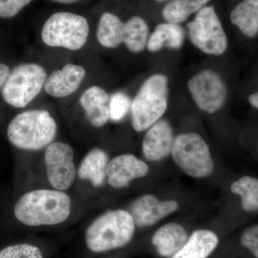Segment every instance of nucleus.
<instances>
[{"label":"nucleus","instance_id":"nucleus-1","mask_svg":"<svg viewBox=\"0 0 258 258\" xmlns=\"http://www.w3.org/2000/svg\"><path fill=\"white\" fill-rule=\"evenodd\" d=\"M71 206V199L63 191L36 189L19 199L14 215L19 222L30 227L55 225L69 219Z\"/></svg>","mask_w":258,"mask_h":258},{"label":"nucleus","instance_id":"nucleus-2","mask_svg":"<svg viewBox=\"0 0 258 258\" xmlns=\"http://www.w3.org/2000/svg\"><path fill=\"white\" fill-rule=\"evenodd\" d=\"M55 119L46 110H30L19 113L8 125L12 144L26 151H39L52 143L57 134Z\"/></svg>","mask_w":258,"mask_h":258},{"label":"nucleus","instance_id":"nucleus-3","mask_svg":"<svg viewBox=\"0 0 258 258\" xmlns=\"http://www.w3.org/2000/svg\"><path fill=\"white\" fill-rule=\"evenodd\" d=\"M135 232V222L126 210H115L98 217L88 227L86 243L90 250L103 252L124 247Z\"/></svg>","mask_w":258,"mask_h":258},{"label":"nucleus","instance_id":"nucleus-4","mask_svg":"<svg viewBox=\"0 0 258 258\" xmlns=\"http://www.w3.org/2000/svg\"><path fill=\"white\" fill-rule=\"evenodd\" d=\"M168 79L154 75L146 80L132 101V121L137 132L150 128L160 119L168 106Z\"/></svg>","mask_w":258,"mask_h":258},{"label":"nucleus","instance_id":"nucleus-5","mask_svg":"<svg viewBox=\"0 0 258 258\" xmlns=\"http://www.w3.org/2000/svg\"><path fill=\"white\" fill-rule=\"evenodd\" d=\"M89 31V25L86 18L61 12L51 15L45 22L41 37L42 42L47 46L77 51L87 42Z\"/></svg>","mask_w":258,"mask_h":258},{"label":"nucleus","instance_id":"nucleus-6","mask_svg":"<svg viewBox=\"0 0 258 258\" xmlns=\"http://www.w3.org/2000/svg\"><path fill=\"white\" fill-rule=\"evenodd\" d=\"M46 79V71L40 64H19L3 86V99L15 108H25L41 92Z\"/></svg>","mask_w":258,"mask_h":258},{"label":"nucleus","instance_id":"nucleus-7","mask_svg":"<svg viewBox=\"0 0 258 258\" xmlns=\"http://www.w3.org/2000/svg\"><path fill=\"white\" fill-rule=\"evenodd\" d=\"M171 154L176 165L191 177H206L215 169L210 148L198 134L178 136L174 139Z\"/></svg>","mask_w":258,"mask_h":258},{"label":"nucleus","instance_id":"nucleus-8","mask_svg":"<svg viewBox=\"0 0 258 258\" xmlns=\"http://www.w3.org/2000/svg\"><path fill=\"white\" fill-rule=\"evenodd\" d=\"M187 28L191 42L205 53L220 55L227 50V35L212 7L199 10Z\"/></svg>","mask_w":258,"mask_h":258},{"label":"nucleus","instance_id":"nucleus-9","mask_svg":"<svg viewBox=\"0 0 258 258\" xmlns=\"http://www.w3.org/2000/svg\"><path fill=\"white\" fill-rule=\"evenodd\" d=\"M44 161L51 186L63 191L71 188L76 176L72 147L64 142H52L45 149Z\"/></svg>","mask_w":258,"mask_h":258},{"label":"nucleus","instance_id":"nucleus-10","mask_svg":"<svg viewBox=\"0 0 258 258\" xmlns=\"http://www.w3.org/2000/svg\"><path fill=\"white\" fill-rule=\"evenodd\" d=\"M188 88L199 108L208 113L221 109L227 91L222 78L215 71L204 70L189 80Z\"/></svg>","mask_w":258,"mask_h":258},{"label":"nucleus","instance_id":"nucleus-11","mask_svg":"<svg viewBox=\"0 0 258 258\" xmlns=\"http://www.w3.org/2000/svg\"><path fill=\"white\" fill-rule=\"evenodd\" d=\"M149 166L132 154H121L108 162L106 178L108 184L115 189L127 187L134 179L147 175Z\"/></svg>","mask_w":258,"mask_h":258},{"label":"nucleus","instance_id":"nucleus-12","mask_svg":"<svg viewBox=\"0 0 258 258\" xmlns=\"http://www.w3.org/2000/svg\"><path fill=\"white\" fill-rule=\"evenodd\" d=\"M178 208L179 204L174 200L161 201L154 195H144L132 204L128 212L135 224L147 227L154 225L176 211Z\"/></svg>","mask_w":258,"mask_h":258},{"label":"nucleus","instance_id":"nucleus-13","mask_svg":"<svg viewBox=\"0 0 258 258\" xmlns=\"http://www.w3.org/2000/svg\"><path fill=\"white\" fill-rule=\"evenodd\" d=\"M86 70L79 64H66L47 77L43 88L54 98H64L76 92L86 76Z\"/></svg>","mask_w":258,"mask_h":258},{"label":"nucleus","instance_id":"nucleus-14","mask_svg":"<svg viewBox=\"0 0 258 258\" xmlns=\"http://www.w3.org/2000/svg\"><path fill=\"white\" fill-rule=\"evenodd\" d=\"M174 139V132L167 120H158L149 128L144 139V156L149 161H161L171 154Z\"/></svg>","mask_w":258,"mask_h":258},{"label":"nucleus","instance_id":"nucleus-15","mask_svg":"<svg viewBox=\"0 0 258 258\" xmlns=\"http://www.w3.org/2000/svg\"><path fill=\"white\" fill-rule=\"evenodd\" d=\"M109 99L106 91L96 86L88 88L80 97V104L93 126L100 128L110 120Z\"/></svg>","mask_w":258,"mask_h":258},{"label":"nucleus","instance_id":"nucleus-16","mask_svg":"<svg viewBox=\"0 0 258 258\" xmlns=\"http://www.w3.org/2000/svg\"><path fill=\"white\" fill-rule=\"evenodd\" d=\"M188 240L187 233L182 226L169 223L156 232L152 243L163 257H172L182 248Z\"/></svg>","mask_w":258,"mask_h":258},{"label":"nucleus","instance_id":"nucleus-17","mask_svg":"<svg viewBox=\"0 0 258 258\" xmlns=\"http://www.w3.org/2000/svg\"><path fill=\"white\" fill-rule=\"evenodd\" d=\"M108 162L107 153L99 148H94L83 158L78 169V176L81 179L89 181L95 187H99L106 179Z\"/></svg>","mask_w":258,"mask_h":258},{"label":"nucleus","instance_id":"nucleus-18","mask_svg":"<svg viewBox=\"0 0 258 258\" xmlns=\"http://www.w3.org/2000/svg\"><path fill=\"white\" fill-rule=\"evenodd\" d=\"M219 240L210 230H197L179 252L171 258H207L216 248Z\"/></svg>","mask_w":258,"mask_h":258},{"label":"nucleus","instance_id":"nucleus-19","mask_svg":"<svg viewBox=\"0 0 258 258\" xmlns=\"http://www.w3.org/2000/svg\"><path fill=\"white\" fill-rule=\"evenodd\" d=\"M125 34V23L111 13L101 15L97 28L96 36L102 46L115 48L123 43Z\"/></svg>","mask_w":258,"mask_h":258},{"label":"nucleus","instance_id":"nucleus-20","mask_svg":"<svg viewBox=\"0 0 258 258\" xmlns=\"http://www.w3.org/2000/svg\"><path fill=\"white\" fill-rule=\"evenodd\" d=\"M184 40V30L178 24H159L149 37L147 49L150 52H157L165 47L179 49L182 45Z\"/></svg>","mask_w":258,"mask_h":258},{"label":"nucleus","instance_id":"nucleus-21","mask_svg":"<svg viewBox=\"0 0 258 258\" xmlns=\"http://www.w3.org/2000/svg\"><path fill=\"white\" fill-rule=\"evenodd\" d=\"M230 20L244 35L255 37L258 32V0L241 2L232 10Z\"/></svg>","mask_w":258,"mask_h":258},{"label":"nucleus","instance_id":"nucleus-22","mask_svg":"<svg viewBox=\"0 0 258 258\" xmlns=\"http://www.w3.org/2000/svg\"><path fill=\"white\" fill-rule=\"evenodd\" d=\"M125 34L123 43L134 53L142 52L147 46L149 27L140 17H133L125 23Z\"/></svg>","mask_w":258,"mask_h":258},{"label":"nucleus","instance_id":"nucleus-23","mask_svg":"<svg viewBox=\"0 0 258 258\" xmlns=\"http://www.w3.org/2000/svg\"><path fill=\"white\" fill-rule=\"evenodd\" d=\"M210 0H174L163 10V17L169 23H183L189 15L203 8Z\"/></svg>","mask_w":258,"mask_h":258},{"label":"nucleus","instance_id":"nucleus-24","mask_svg":"<svg viewBox=\"0 0 258 258\" xmlns=\"http://www.w3.org/2000/svg\"><path fill=\"white\" fill-rule=\"evenodd\" d=\"M231 191L240 197L242 208L245 211H257V179L251 176H243L232 183Z\"/></svg>","mask_w":258,"mask_h":258},{"label":"nucleus","instance_id":"nucleus-25","mask_svg":"<svg viewBox=\"0 0 258 258\" xmlns=\"http://www.w3.org/2000/svg\"><path fill=\"white\" fill-rule=\"evenodd\" d=\"M132 101L125 93L117 92L112 95L108 103L110 120L114 122L123 120L130 111Z\"/></svg>","mask_w":258,"mask_h":258},{"label":"nucleus","instance_id":"nucleus-26","mask_svg":"<svg viewBox=\"0 0 258 258\" xmlns=\"http://www.w3.org/2000/svg\"><path fill=\"white\" fill-rule=\"evenodd\" d=\"M0 258H43L40 249L30 244L8 246L0 251Z\"/></svg>","mask_w":258,"mask_h":258},{"label":"nucleus","instance_id":"nucleus-27","mask_svg":"<svg viewBox=\"0 0 258 258\" xmlns=\"http://www.w3.org/2000/svg\"><path fill=\"white\" fill-rule=\"evenodd\" d=\"M32 0H0V18H11Z\"/></svg>","mask_w":258,"mask_h":258},{"label":"nucleus","instance_id":"nucleus-28","mask_svg":"<svg viewBox=\"0 0 258 258\" xmlns=\"http://www.w3.org/2000/svg\"><path fill=\"white\" fill-rule=\"evenodd\" d=\"M242 245L249 249L258 258V227L252 226L244 232L241 239Z\"/></svg>","mask_w":258,"mask_h":258},{"label":"nucleus","instance_id":"nucleus-29","mask_svg":"<svg viewBox=\"0 0 258 258\" xmlns=\"http://www.w3.org/2000/svg\"><path fill=\"white\" fill-rule=\"evenodd\" d=\"M10 74V68L7 64L0 62V89L3 88Z\"/></svg>","mask_w":258,"mask_h":258},{"label":"nucleus","instance_id":"nucleus-30","mask_svg":"<svg viewBox=\"0 0 258 258\" xmlns=\"http://www.w3.org/2000/svg\"><path fill=\"white\" fill-rule=\"evenodd\" d=\"M249 103L254 108H258V93H252L248 98Z\"/></svg>","mask_w":258,"mask_h":258},{"label":"nucleus","instance_id":"nucleus-31","mask_svg":"<svg viewBox=\"0 0 258 258\" xmlns=\"http://www.w3.org/2000/svg\"><path fill=\"white\" fill-rule=\"evenodd\" d=\"M55 3H60V4H72V3H76L79 0H52Z\"/></svg>","mask_w":258,"mask_h":258},{"label":"nucleus","instance_id":"nucleus-32","mask_svg":"<svg viewBox=\"0 0 258 258\" xmlns=\"http://www.w3.org/2000/svg\"><path fill=\"white\" fill-rule=\"evenodd\" d=\"M158 1H164V0H158Z\"/></svg>","mask_w":258,"mask_h":258}]
</instances>
